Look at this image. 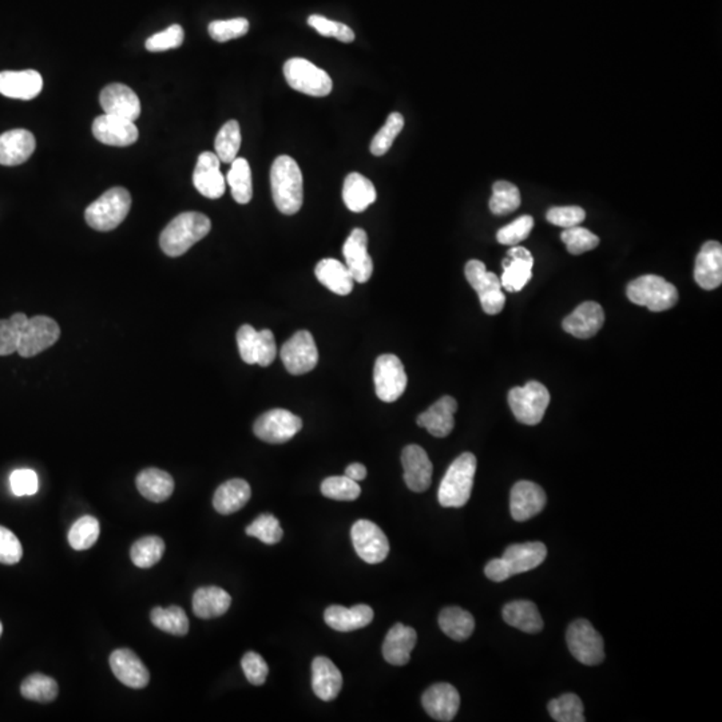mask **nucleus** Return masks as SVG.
I'll return each mask as SVG.
<instances>
[{
  "label": "nucleus",
  "instance_id": "obj_49",
  "mask_svg": "<svg viewBox=\"0 0 722 722\" xmlns=\"http://www.w3.org/2000/svg\"><path fill=\"white\" fill-rule=\"evenodd\" d=\"M548 713L558 722H584V704L575 694H564L548 702Z\"/></svg>",
  "mask_w": 722,
  "mask_h": 722
},
{
  "label": "nucleus",
  "instance_id": "obj_16",
  "mask_svg": "<svg viewBox=\"0 0 722 722\" xmlns=\"http://www.w3.org/2000/svg\"><path fill=\"white\" fill-rule=\"evenodd\" d=\"M93 134L98 141L109 147H130L138 139V128L133 120L103 114L95 118Z\"/></svg>",
  "mask_w": 722,
  "mask_h": 722
},
{
  "label": "nucleus",
  "instance_id": "obj_45",
  "mask_svg": "<svg viewBox=\"0 0 722 722\" xmlns=\"http://www.w3.org/2000/svg\"><path fill=\"white\" fill-rule=\"evenodd\" d=\"M100 521L94 516H82L68 531V543L74 550H89L100 538Z\"/></svg>",
  "mask_w": 722,
  "mask_h": 722
},
{
  "label": "nucleus",
  "instance_id": "obj_18",
  "mask_svg": "<svg viewBox=\"0 0 722 722\" xmlns=\"http://www.w3.org/2000/svg\"><path fill=\"white\" fill-rule=\"evenodd\" d=\"M422 704L433 720L452 721L460 707L459 691L451 683H435L423 694Z\"/></svg>",
  "mask_w": 722,
  "mask_h": 722
},
{
  "label": "nucleus",
  "instance_id": "obj_10",
  "mask_svg": "<svg viewBox=\"0 0 722 722\" xmlns=\"http://www.w3.org/2000/svg\"><path fill=\"white\" fill-rule=\"evenodd\" d=\"M376 395L384 403H394L407 388V373L397 355L386 353L379 356L373 368Z\"/></svg>",
  "mask_w": 722,
  "mask_h": 722
},
{
  "label": "nucleus",
  "instance_id": "obj_31",
  "mask_svg": "<svg viewBox=\"0 0 722 722\" xmlns=\"http://www.w3.org/2000/svg\"><path fill=\"white\" fill-rule=\"evenodd\" d=\"M548 556V548L542 542H526L512 545L504 551V559L510 575L534 570L543 564Z\"/></svg>",
  "mask_w": 722,
  "mask_h": 722
},
{
  "label": "nucleus",
  "instance_id": "obj_60",
  "mask_svg": "<svg viewBox=\"0 0 722 722\" xmlns=\"http://www.w3.org/2000/svg\"><path fill=\"white\" fill-rule=\"evenodd\" d=\"M241 666L245 673L246 680L254 686H261L265 683L268 677L269 668L263 657L258 653L248 652L241 660Z\"/></svg>",
  "mask_w": 722,
  "mask_h": 722
},
{
  "label": "nucleus",
  "instance_id": "obj_11",
  "mask_svg": "<svg viewBox=\"0 0 722 722\" xmlns=\"http://www.w3.org/2000/svg\"><path fill=\"white\" fill-rule=\"evenodd\" d=\"M60 328L54 318L35 316L29 318L19 337L18 351L22 358H34L49 350L59 340Z\"/></svg>",
  "mask_w": 722,
  "mask_h": 722
},
{
  "label": "nucleus",
  "instance_id": "obj_4",
  "mask_svg": "<svg viewBox=\"0 0 722 722\" xmlns=\"http://www.w3.org/2000/svg\"><path fill=\"white\" fill-rule=\"evenodd\" d=\"M131 208V196L125 188H111L85 211L87 225L98 232H110L122 224Z\"/></svg>",
  "mask_w": 722,
  "mask_h": 722
},
{
  "label": "nucleus",
  "instance_id": "obj_23",
  "mask_svg": "<svg viewBox=\"0 0 722 722\" xmlns=\"http://www.w3.org/2000/svg\"><path fill=\"white\" fill-rule=\"evenodd\" d=\"M104 114L117 115L136 122L141 114V101L138 95L122 84H111L104 87L100 95Z\"/></svg>",
  "mask_w": 722,
  "mask_h": 722
},
{
  "label": "nucleus",
  "instance_id": "obj_25",
  "mask_svg": "<svg viewBox=\"0 0 722 722\" xmlns=\"http://www.w3.org/2000/svg\"><path fill=\"white\" fill-rule=\"evenodd\" d=\"M219 158L210 152H204L199 156L193 173L194 188L207 197L217 200L224 196L225 177L219 170Z\"/></svg>",
  "mask_w": 722,
  "mask_h": 722
},
{
  "label": "nucleus",
  "instance_id": "obj_2",
  "mask_svg": "<svg viewBox=\"0 0 722 722\" xmlns=\"http://www.w3.org/2000/svg\"><path fill=\"white\" fill-rule=\"evenodd\" d=\"M211 229L209 217L199 211H186L175 217L159 237L162 252L169 257L185 254L194 244L207 237Z\"/></svg>",
  "mask_w": 722,
  "mask_h": 722
},
{
  "label": "nucleus",
  "instance_id": "obj_29",
  "mask_svg": "<svg viewBox=\"0 0 722 722\" xmlns=\"http://www.w3.org/2000/svg\"><path fill=\"white\" fill-rule=\"evenodd\" d=\"M37 147L34 134L24 129L0 134V165L18 166L26 162Z\"/></svg>",
  "mask_w": 722,
  "mask_h": 722
},
{
  "label": "nucleus",
  "instance_id": "obj_55",
  "mask_svg": "<svg viewBox=\"0 0 722 722\" xmlns=\"http://www.w3.org/2000/svg\"><path fill=\"white\" fill-rule=\"evenodd\" d=\"M534 227V219L531 216H521L512 224L506 225L496 233V240L502 245L515 246L526 240Z\"/></svg>",
  "mask_w": 722,
  "mask_h": 722
},
{
  "label": "nucleus",
  "instance_id": "obj_46",
  "mask_svg": "<svg viewBox=\"0 0 722 722\" xmlns=\"http://www.w3.org/2000/svg\"><path fill=\"white\" fill-rule=\"evenodd\" d=\"M165 542L159 537H145L131 546L130 558L139 568H150L161 561L165 553Z\"/></svg>",
  "mask_w": 722,
  "mask_h": 722
},
{
  "label": "nucleus",
  "instance_id": "obj_57",
  "mask_svg": "<svg viewBox=\"0 0 722 722\" xmlns=\"http://www.w3.org/2000/svg\"><path fill=\"white\" fill-rule=\"evenodd\" d=\"M185 40V32L180 24H173L169 29L152 35L147 40V50L150 52H161L180 48Z\"/></svg>",
  "mask_w": 722,
  "mask_h": 722
},
{
  "label": "nucleus",
  "instance_id": "obj_9",
  "mask_svg": "<svg viewBox=\"0 0 722 722\" xmlns=\"http://www.w3.org/2000/svg\"><path fill=\"white\" fill-rule=\"evenodd\" d=\"M566 641L571 655L584 665H600L605 660L603 638L589 620H574L568 626Z\"/></svg>",
  "mask_w": 722,
  "mask_h": 722
},
{
  "label": "nucleus",
  "instance_id": "obj_64",
  "mask_svg": "<svg viewBox=\"0 0 722 722\" xmlns=\"http://www.w3.org/2000/svg\"><path fill=\"white\" fill-rule=\"evenodd\" d=\"M2 633H3V625L2 622H0V637H2Z\"/></svg>",
  "mask_w": 722,
  "mask_h": 722
},
{
  "label": "nucleus",
  "instance_id": "obj_19",
  "mask_svg": "<svg viewBox=\"0 0 722 722\" xmlns=\"http://www.w3.org/2000/svg\"><path fill=\"white\" fill-rule=\"evenodd\" d=\"M534 258L529 249L523 246H513L507 252V257L502 263L504 274L501 279L502 288L507 292H521L532 277Z\"/></svg>",
  "mask_w": 722,
  "mask_h": 722
},
{
  "label": "nucleus",
  "instance_id": "obj_37",
  "mask_svg": "<svg viewBox=\"0 0 722 722\" xmlns=\"http://www.w3.org/2000/svg\"><path fill=\"white\" fill-rule=\"evenodd\" d=\"M230 605L232 597L219 587H201L193 595V613L199 619H211L224 616Z\"/></svg>",
  "mask_w": 722,
  "mask_h": 722
},
{
  "label": "nucleus",
  "instance_id": "obj_40",
  "mask_svg": "<svg viewBox=\"0 0 722 722\" xmlns=\"http://www.w3.org/2000/svg\"><path fill=\"white\" fill-rule=\"evenodd\" d=\"M439 626L450 638L462 642L474 633L475 619L468 611L452 606L446 608L439 614Z\"/></svg>",
  "mask_w": 722,
  "mask_h": 722
},
{
  "label": "nucleus",
  "instance_id": "obj_39",
  "mask_svg": "<svg viewBox=\"0 0 722 722\" xmlns=\"http://www.w3.org/2000/svg\"><path fill=\"white\" fill-rule=\"evenodd\" d=\"M506 623L524 633H539L543 628V619L535 603L531 601H514L507 603L502 611Z\"/></svg>",
  "mask_w": 722,
  "mask_h": 722
},
{
  "label": "nucleus",
  "instance_id": "obj_28",
  "mask_svg": "<svg viewBox=\"0 0 722 722\" xmlns=\"http://www.w3.org/2000/svg\"><path fill=\"white\" fill-rule=\"evenodd\" d=\"M457 410L458 403L454 397H441L425 413L419 414L416 420L417 425L425 428L435 438H446L454 430V414Z\"/></svg>",
  "mask_w": 722,
  "mask_h": 722
},
{
  "label": "nucleus",
  "instance_id": "obj_48",
  "mask_svg": "<svg viewBox=\"0 0 722 722\" xmlns=\"http://www.w3.org/2000/svg\"><path fill=\"white\" fill-rule=\"evenodd\" d=\"M403 128H405V117L400 112H391L383 128L373 137L370 147V153L376 156L386 155Z\"/></svg>",
  "mask_w": 722,
  "mask_h": 722
},
{
  "label": "nucleus",
  "instance_id": "obj_61",
  "mask_svg": "<svg viewBox=\"0 0 722 722\" xmlns=\"http://www.w3.org/2000/svg\"><path fill=\"white\" fill-rule=\"evenodd\" d=\"M548 221L557 227H578L586 218V211L579 207H557L551 208L548 211Z\"/></svg>",
  "mask_w": 722,
  "mask_h": 722
},
{
  "label": "nucleus",
  "instance_id": "obj_56",
  "mask_svg": "<svg viewBox=\"0 0 722 722\" xmlns=\"http://www.w3.org/2000/svg\"><path fill=\"white\" fill-rule=\"evenodd\" d=\"M308 24L323 37H334L344 43L355 40V32L352 31V29L340 22L329 21L321 15H310Z\"/></svg>",
  "mask_w": 722,
  "mask_h": 722
},
{
  "label": "nucleus",
  "instance_id": "obj_54",
  "mask_svg": "<svg viewBox=\"0 0 722 722\" xmlns=\"http://www.w3.org/2000/svg\"><path fill=\"white\" fill-rule=\"evenodd\" d=\"M209 35L217 42H227L244 37L249 31V22L245 18L214 21L209 24Z\"/></svg>",
  "mask_w": 722,
  "mask_h": 722
},
{
  "label": "nucleus",
  "instance_id": "obj_1",
  "mask_svg": "<svg viewBox=\"0 0 722 722\" xmlns=\"http://www.w3.org/2000/svg\"><path fill=\"white\" fill-rule=\"evenodd\" d=\"M271 188L274 205L287 216L300 211L304 201L303 173L290 156L274 159L271 169Z\"/></svg>",
  "mask_w": 722,
  "mask_h": 722
},
{
  "label": "nucleus",
  "instance_id": "obj_13",
  "mask_svg": "<svg viewBox=\"0 0 722 722\" xmlns=\"http://www.w3.org/2000/svg\"><path fill=\"white\" fill-rule=\"evenodd\" d=\"M238 352L246 364L268 367L277 356L276 340L269 329L256 331L252 325L241 326L237 332Z\"/></svg>",
  "mask_w": 722,
  "mask_h": 722
},
{
  "label": "nucleus",
  "instance_id": "obj_59",
  "mask_svg": "<svg viewBox=\"0 0 722 722\" xmlns=\"http://www.w3.org/2000/svg\"><path fill=\"white\" fill-rule=\"evenodd\" d=\"M10 485L16 496L34 495L40 490L37 472L29 468L13 471L10 477Z\"/></svg>",
  "mask_w": 722,
  "mask_h": 722
},
{
  "label": "nucleus",
  "instance_id": "obj_52",
  "mask_svg": "<svg viewBox=\"0 0 722 722\" xmlns=\"http://www.w3.org/2000/svg\"><path fill=\"white\" fill-rule=\"evenodd\" d=\"M245 531L246 535L257 538L265 545H276L282 539V535H284V531L280 526L279 519L272 514L258 516L254 523L246 527Z\"/></svg>",
  "mask_w": 722,
  "mask_h": 722
},
{
  "label": "nucleus",
  "instance_id": "obj_20",
  "mask_svg": "<svg viewBox=\"0 0 722 722\" xmlns=\"http://www.w3.org/2000/svg\"><path fill=\"white\" fill-rule=\"evenodd\" d=\"M345 265L350 269L356 282L370 281L373 273V261L368 254V236L365 230L356 227L343 246Z\"/></svg>",
  "mask_w": 722,
  "mask_h": 722
},
{
  "label": "nucleus",
  "instance_id": "obj_51",
  "mask_svg": "<svg viewBox=\"0 0 722 722\" xmlns=\"http://www.w3.org/2000/svg\"><path fill=\"white\" fill-rule=\"evenodd\" d=\"M321 493L334 501L352 502L361 496V488L358 482L348 477H326L321 483Z\"/></svg>",
  "mask_w": 722,
  "mask_h": 722
},
{
  "label": "nucleus",
  "instance_id": "obj_3",
  "mask_svg": "<svg viewBox=\"0 0 722 722\" xmlns=\"http://www.w3.org/2000/svg\"><path fill=\"white\" fill-rule=\"evenodd\" d=\"M475 472H477V458L474 454L465 452L457 458L441 480L438 493L439 504L443 507H454V509L465 506L471 498Z\"/></svg>",
  "mask_w": 722,
  "mask_h": 722
},
{
  "label": "nucleus",
  "instance_id": "obj_63",
  "mask_svg": "<svg viewBox=\"0 0 722 722\" xmlns=\"http://www.w3.org/2000/svg\"><path fill=\"white\" fill-rule=\"evenodd\" d=\"M345 477H351L355 482H361L367 477V468L361 463H352L345 469Z\"/></svg>",
  "mask_w": 722,
  "mask_h": 722
},
{
  "label": "nucleus",
  "instance_id": "obj_33",
  "mask_svg": "<svg viewBox=\"0 0 722 722\" xmlns=\"http://www.w3.org/2000/svg\"><path fill=\"white\" fill-rule=\"evenodd\" d=\"M252 496V488L244 479H230L222 483L213 496V506L222 515L240 512Z\"/></svg>",
  "mask_w": 722,
  "mask_h": 722
},
{
  "label": "nucleus",
  "instance_id": "obj_7",
  "mask_svg": "<svg viewBox=\"0 0 722 722\" xmlns=\"http://www.w3.org/2000/svg\"><path fill=\"white\" fill-rule=\"evenodd\" d=\"M509 405L519 423L537 425L550 405V394L539 381H529L526 386L515 387L509 392Z\"/></svg>",
  "mask_w": 722,
  "mask_h": 722
},
{
  "label": "nucleus",
  "instance_id": "obj_6",
  "mask_svg": "<svg viewBox=\"0 0 722 722\" xmlns=\"http://www.w3.org/2000/svg\"><path fill=\"white\" fill-rule=\"evenodd\" d=\"M284 76L293 90L310 97H326L331 94L334 87L329 74L304 58H292L287 60L284 65Z\"/></svg>",
  "mask_w": 722,
  "mask_h": 722
},
{
  "label": "nucleus",
  "instance_id": "obj_12",
  "mask_svg": "<svg viewBox=\"0 0 722 722\" xmlns=\"http://www.w3.org/2000/svg\"><path fill=\"white\" fill-rule=\"evenodd\" d=\"M303 428V420L298 414L281 408L261 414L254 425V435L271 444H282L295 438Z\"/></svg>",
  "mask_w": 722,
  "mask_h": 722
},
{
  "label": "nucleus",
  "instance_id": "obj_27",
  "mask_svg": "<svg viewBox=\"0 0 722 722\" xmlns=\"http://www.w3.org/2000/svg\"><path fill=\"white\" fill-rule=\"evenodd\" d=\"M605 323L602 307L594 301H586L565 318L562 326L565 332L578 339L595 336Z\"/></svg>",
  "mask_w": 722,
  "mask_h": 722
},
{
  "label": "nucleus",
  "instance_id": "obj_26",
  "mask_svg": "<svg viewBox=\"0 0 722 722\" xmlns=\"http://www.w3.org/2000/svg\"><path fill=\"white\" fill-rule=\"evenodd\" d=\"M694 280L702 290H713L722 282V246L718 241H708L702 245L696 266Z\"/></svg>",
  "mask_w": 722,
  "mask_h": 722
},
{
  "label": "nucleus",
  "instance_id": "obj_15",
  "mask_svg": "<svg viewBox=\"0 0 722 722\" xmlns=\"http://www.w3.org/2000/svg\"><path fill=\"white\" fill-rule=\"evenodd\" d=\"M280 356L288 372L292 375H306L315 370L318 362V351L312 334L308 331L296 332L282 345Z\"/></svg>",
  "mask_w": 722,
  "mask_h": 722
},
{
  "label": "nucleus",
  "instance_id": "obj_62",
  "mask_svg": "<svg viewBox=\"0 0 722 722\" xmlns=\"http://www.w3.org/2000/svg\"><path fill=\"white\" fill-rule=\"evenodd\" d=\"M485 574L488 579L494 582H504L512 576L502 558L493 559V561L488 562L485 567Z\"/></svg>",
  "mask_w": 722,
  "mask_h": 722
},
{
  "label": "nucleus",
  "instance_id": "obj_50",
  "mask_svg": "<svg viewBox=\"0 0 722 722\" xmlns=\"http://www.w3.org/2000/svg\"><path fill=\"white\" fill-rule=\"evenodd\" d=\"M29 317L24 313H13L10 318L0 320V356L13 355L18 351L19 337Z\"/></svg>",
  "mask_w": 722,
  "mask_h": 722
},
{
  "label": "nucleus",
  "instance_id": "obj_42",
  "mask_svg": "<svg viewBox=\"0 0 722 722\" xmlns=\"http://www.w3.org/2000/svg\"><path fill=\"white\" fill-rule=\"evenodd\" d=\"M21 693L24 699L30 700V701L48 704L57 699L59 686L54 678L42 674V673H34L22 682Z\"/></svg>",
  "mask_w": 722,
  "mask_h": 722
},
{
  "label": "nucleus",
  "instance_id": "obj_43",
  "mask_svg": "<svg viewBox=\"0 0 722 722\" xmlns=\"http://www.w3.org/2000/svg\"><path fill=\"white\" fill-rule=\"evenodd\" d=\"M153 625L165 633L173 636H186L189 631V619L185 611L180 606H169V608H155L150 614Z\"/></svg>",
  "mask_w": 722,
  "mask_h": 722
},
{
  "label": "nucleus",
  "instance_id": "obj_14",
  "mask_svg": "<svg viewBox=\"0 0 722 722\" xmlns=\"http://www.w3.org/2000/svg\"><path fill=\"white\" fill-rule=\"evenodd\" d=\"M353 548L362 561L370 565L386 561L389 553V542L383 530L370 521H356L351 530Z\"/></svg>",
  "mask_w": 722,
  "mask_h": 722
},
{
  "label": "nucleus",
  "instance_id": "obj_22",
  "mask_svg": "<svg viewBox=\"0 0 722 722\" xmlns=\"http://www.w3.org/2000/svg\"><path fill=\"white\" fill-rule=\"evenodd\" d=\"M110 668L118 681L128 688L144 689L149 683L150 673L133 650H114L110 655Z\"/></svg>",
  "mask_w": 722,
  "mask_h": 722
},
{
  "label": "nucleus",
  "instance_id": "obj_38",
  "mask_svg": "<svg viewBox=\"0 0 722 722\" xmlns=\"http://www.w3.org/2000/svg\"><path fill=\"white\" fill-rule=\"evenodd\" d=\"M343 200L351 211L361 213L376 201L375 186L361 173H351L343 186Z\"/></svg>",
  "mask_w": 722,
  "mask_h": 722
},
{
  "label": "nucleus",
  "instance_id": "obj_21",
  "mask_svg": "<svg viewBox=\"0 0 722 722\" xmlns=\"http://www.w3.org/2000/svg\"><path fill=\"white\" fill-rule=\"evenodd\" d=\"M405 482L414 493H424L432 482L433 467L427 452L416 444H410L402 452Z\"/></svg>",
  "mask_w": 722,
  "mask_h": 722
},
{
  "label": "nucleus",
  "instance_id": "obj_36",
  "mask_svg": "<svg viewBox=\"0 0 722 722\" xmlns=\"http://www.w3.org/2000/svg\"><path fill=\"white\" fill-rule=\"evenodd\" d=\"M136 485L139 494L155 504L167 501L174 491L172 475L158 468H147L139 472Z\"/></svg>",
  "mask_w": 722,
  "mask_h": 722
},
{
  "label": "nucleus",
  "instance_id": "obj_5",
  "mask_svg": "<svg viewBox=\"0 0 722 722\" xmlns=\"http://www.w3.org/2000/svg\"><path fill=\"white\" fill-rule=\"evenodd\" d=\"M628 300L636 306L647 307L652 312L673 308L678 301V290L664 277L646 274L631 281L626 290Z\"/></svg>",
  "mask_w": 722,
  "mask_h": 722
},
{
  "label": "nucleus",
  "instance_id": "obj_8",
  "mask_svg": "<svg viewBox=\"0 0 722 722\" xmlns=\"http://www.w3.org/2000/svg\"><path fill=\"white\" fill-rule=\"evenodd\" d=\"M465 274L475 292L479 296L480 306L487 315H498L504 308L506 296L501 279L493 272H487L485 263L471 260L466 263Z\"/></svg>",
  "mask_w": 722,
  "mask_h": 722
},
{
  "label": "nucleus",
  "instance_id": "obj_53",
  "mask_svg": "<svg viewBox=\"0 0 722 722\" xmlns=\"http://www.w3.org/2000/svg\"><path fill=\"white\" fill-rule=\"evenodd\" d=\"M561 238L566 245L567 251L574 256L593 251L600 245V237L579 225L565 229Z\"/></svg>",
  "mask_w": 722,
  "mask_h": 722
},
{
  "label": "nucleus",
  "instance_id": "obj_58",
  "mask_svg": "<svg viewBox=\"0 0 722 722\" xmlns=\"http://www.w3.org/2000/svg\"><path fill=\"white\" fill-rule=\"evenodd\" d=\"M23 557V548L16 535L0 526V564L15 565Z\"/></svg>",
  "mask_w": 722,
  "mask_h": 722
},
{
  "label": "nucleus",
  "instance_id": "obj_32",
  "mask_svg": "<svg viewBox=\"0 0 722 722\" xmlns=\"http://www.w3.org/2000/svg\"><path fill=\"white\" fill-rule=\"evenodd\" d=\"M312 688L323 701H332L343 688L342 672L326 657H316L312 663Z\"/></svg>",
  "mask_w": 722,
  "mask_h": 722
},
{
  "label": "nucleus",
  "instance_id": "obj_24",
  "mask_svg": "<svg viewBox=\"0 0 722 722\" xmlns=\"http://www.w3.org/2000/svg\"><path fill=\"white\" fill-rule=\"evenodd\" d=\"M43 89V79L38 71H2L0 94L13 100L30 101L37 98Z\"/></svg>",
  "mask_w": 722,
  "mask_h": 722
},
{
  "label": "nucleus",
  "instance_id": "obj_47",
  "mask_svg": "<svg viewBox=\"0 0 722 722\" xmlns=\"http://www.w3.org/2000/svg\"><path fill=\"white\" fill-rule=\"evenodd\" d=\"M521 192L514 183L498 181L493 186L490 210L496 216H506L521 207Z\"/></svg>",
  "mask_w": 722,
  "mask_h": 722
},
{
  "label": "nucleus",
  "instance_id": "obj_41",
  "mask_svg": "<svg viewBox=\"0 0 722 722\" xmlns=\"http://www.w3.org/2000/svg\"><path fill=\"white\" fill-rule=\"evenodd\" d=\"M227 183L232 189L233 199L238 204H248L254 196V183L249 162L245 158H236L227 173Z\"/></svg>",
  "mask_w": 722,
  "mask_h": 722
},
{
  "label": "nucleus",
  "instance_id": "obj_34",
  "mask_svg": "<svg viewBox=\"0 0 722 722\" xmlns=\"http://www.w3.org/2000/svg\"><path fill=\"white\" fill-rule=\"evenodd\" d=\"M316 279L331 292L339 296L350 295L353 290L352 274L345 263L334 258H324L316 265Z\"/></svg>",
  "mask_w": 722,
  "mask_h": 722
},
{
  "label": "nucleus",
  "instance_id": "obj_30",
  "mask_svg": "<svg viewBox=\"0 0 722 722\" xmlns=\"http://www.w3.org/2000/svg\"><path fill=\"white\" fill-rule=\"evenodd\" d=\"M416 641L417 634L414 628L403 623H397L384 639V660L391 665H407L410 663L411 653L416 646Z\"/></svg>",
  "mask_w": 722,
  "mask_h": 722
},
{
  "label": "nucleus",
  "instance_id": "obj_35",
  "mask_svg": "<svg viewBox=\"0 0 722 722\" xmlns=\"http://www.w3.org/2000/svg\"><path fill=\"white\" fill-rule=\"evenodd\" d=\"M324 619L334 630L347 633L370 625L373 619V611L368 605H356L351 609L334 605L326 609Z\"/></svg>",
  "mask_w": 722,
  "mask_h": 722
},
{
  "label": "nucleus",
  "instance_id": "obj_17",
  "mask_svg": "<svg viewBox=\"0 0 722 722\" xmlns=\"http://www.w3.org/2000/svg\"><path fill=\"white\" fill-rule=\"evenodd\" d=\"M548 496L537 483L521 480L516 483L510 495V512L516 521H526L545 509Z\"/></svg>",
  "mask_w": 722,
  "mask_h": 722
},
{
  "label": "nucleus",
  "instance_id": "obj_44",
  "mask_svg": "<svg viewBox=\"0 0 722 722\" xmlns=\"http://www.w3.org/2000/svg\"><path fill=\"white\" fill-rule=\"evenodd\" d=\"M214 147H216V155L219 161L224 164H232L237 158L238 150L241 147V129L237 120H227L222 126L221 130L217 134Z\"/></svg>",
  "mask_w": 722,
  "mask_h": 722
}]
</instances>
